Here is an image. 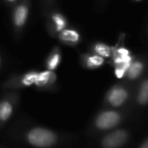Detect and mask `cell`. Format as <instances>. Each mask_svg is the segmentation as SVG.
Wrapping results in <instances>:
<instances>
[{
	"label": "cell",
	"mask_w": 148,
	"mask_h": 148,
	"mask_svg": "<svg viewBox=\"0 0 148 148\" xmlns=\"http://www.w3.org/2000/svg\"><path fill=\"white\" fill-rule=\"evenodd\" d=\"M57 75L55 71L46 69L38 72L34 87L42 91H53L57 89Z\"/></svg>",
	"instance_id": "obj_11"
},
{
	"label": "cell",
	"mask_w": 148,
	"mask_h": 148,
	"mask_svg": "<svg viewBox=\"0 0 148 148\" xmlns=\"http://www.w3.org/2000/svg\"><path fill=\"white\" fill-rule=\"evenodd\" d=\"M30 0H18L12 8L11 23L13 34L16 39H18L27 24L30 12Z\"/></svg>",
	"instance_id": "obj_4"
},
{
	"label": "cell",
	"mask_w": 148,
	"mask_h": 148,
	"mask_svg": "<svg viewBox=\"0 0 148 148\" xmlns=\"http://www.w3.org/2000/svg\"><path fill=\"white\" fill-rule=\"evenodd\" d=\"M3 2L8 6V7H12L15 3L18 2V0H3Z\"/></svg>",
	"instance_id": "obj_18"
},
{
	"label": "cell",
	"mask_w": 148,
	"mask_h": 148,
	"mask_svg": "<svg viewBox=\"0 0 148 148\" xmlns=\"http://www.w3.org/2000/svg\"><path fill=\"white\" fill-rule=\"evenodd\" d=\"M131 132L126 128H114L103 134L99 139V146L103 148H120L127 145L131 140Z\"/></svg>",
	"instance_id": "obj_6"
},
{
	"label": "cell",
	"mask_w": 148,
	"mask_h": 148,
	"mask_svg": "<svg viewBox=\"0 0 148 148\" xmlns=\"http://www.w3.org/2000/svg\"><path fill=\"white\" fill-rule=\"evenodd\" d=\"M114 47L101 42H94L90 45L89 49L90 52L95 53L102 57H104L105 59H110L113 56V52H114Z\"/></svg>",
	"instance_id": "obj_15"
},
{
	"label": "cell",
	"mask_w": 148,
	"mask_h": 148,
	"mask_svg": "<svg viewBox=\"0 0 148 148\" xmlns=\"http://www.w3.org/2000/svg\"><path fill=\"white\" fill-rule=\"evenodd\" d=\"M147 69V58L146 56H135L129 65L124 81L130 83H136L145 74Z\"/></svg>",
	"instance_id": "obj_9"
},
{
	"label": "cell",
	"mask_w": 148,
	"mask_h": 148,
	"mask_svg": "<svg viewBox=\"0 0 148 148\" xmlns=\"http://www.w3.org/2000/svg\"><path fill=\"white\" fill-rule=\"evenodd\" d=\"M106 62V59L95 53L88 52L80 56L81 65L88 69H96L102 67Z\"/></svg>",
	"instance_id": "obj_13"
},
{
	"label": "cell",
	"mask_w": 148,
	"mask_h": 148,
	"mask_svg": "<svg viewBox=\"0 0 148 148\" xmlns=\"http://www.w3.org/2000/svg\"><path fill=\"white\" fill-rule=\"evenodd\" d=\"M2 65H3V57H2V55L0 53V69H2Z\"/></svg>",
	"instance_id": "obj_21"
},
{
	"label": "cell",
	"mask_w": 148,
	"mask_h": 148,
	"mask_svg": "<svg viewBox=\"0 0 148 148\" xmlns=\"http://www.w3.org/2000/svg\"><path fill=\"white\" fill-rule=\"evenodd\" d=\"M131 63L129 64H122V65H116L114 66V74L115 77L119 80H123L126 75V72Z\"/></svg>",
	"instance_id": "obj_16"
},
{
	"label": "cell",
	"mask_w": 148,
	"mask_h": 148,
	"mask_svg": "<svg viewBox=\"0 0 148 148\" xmlns=\"http://www.w3.org/2000/svg\"><path fill=\"white\" fill-rule=\"evenodd\" d=\"M19 138L27 145L39 148L58 147L72 140L71 136H65L52 129L39 126L27 128L20 134Z\"/></svg>",
	"instance_id": "obj_1"
},
{
	"label": "cell",
	"mask_w": 148,
	"mask_h": 148,
	"mask_svg": "<svg viewBox=\"0 0 148 148\" xmlns=\"http://www.w3.org/2000/svg\"><path fill=\"white\" fill-rule=\"evenodd\" d=\"M134 1H135V2H140V1H142V0H134Z\"/></svg>",
	"instance_id": "obj_22"
},
{
	"label": "cell",
	"mask_w": 148,
	"mask_h": 148,
	"mask_svg": "<svg viewBox=\"0 0 148 148\" xmlns=\"http://www.w3.org/2000/svg\"><path fill=\"white\" fill-rule=\"evenodd\" d=\"M139 148H148V140L147 138H146L144 140H143V142H142V144H140V146H139Z\"/></svg>",
	"instance_id": "obj_20"
},
{
	"label": "cell",
	"mask_w": 148,
	"mask_h": 148,
	"mask_svg": "<svg viewBox=\"0 0 148 148\" xmlns=\"http://www.w3.org/2000/svg\"><path fill=\"white\" fill-rule=\"evenodd\" d=\"M108 0H97V5H98V8H99V9L103 8V7L106 5V3H108Z\"/></svg>",
	"instance_id": "obj_19"
},
{
	"label": "cell",
	"mask_w": 148,
	"mask_h": 148,
	"mask_svg": "<svg viewBox=\"0 0 148 148\" xmlns=\"http://www.w3.org/2000/svg\"><path fill=\"white\" fill-rule=\"evenodd\" d=\"M148 102V79L145 74L137 82L134 90V100L132 103V109L137 108L139 110L146 108Z\"/></svg>",
	"instance_id": "obj_10"
},
{
	"label": "cell",
	"mask_w": 148,
	"mask_h": 148,
	"mask_svg": "<svg viewBox=\"0 0 148 148\" xmlns=\"http://www.w3.org/2000/svg\"><path fill=\"white\" fill-rule=\"evenodd\" d=\"M44 15L46 16L47 31L52 37H56L60 31L69 26L67 17L59 12L56 9H54Z\"/></svg>",
	"instance_id": "obj_8"
},
{
	"label": "cell",
	"mask_w": 148,
	"mask_h": 148,
	"mask_svg": "<svg viewBox=\"0 0 148 148\" xmlns=\"http://www.w3.org/2000/svg\"><path fill=\"white\" fill-rule=\"evenodd\" d=\"M60 42L62 44L75 47L77 46L82 41V36L79 30L73 29V28H66L60 31L56 36Z\"/></svg>",
	"instance_id": "obj_12"
},
{
	"label": "cell",
	"mask_w": 148,
	"mask_h": 148,
	"mask_svg": "<svg viewBox=\"0 0 148 148\" xmlns=\"http://www.w3.org/2000/svg\"><path fill=\"white\" fill-rule=\"evenodd\" d=\"M39 71L30 70L21 75H12L4 82L2 83L1 88L3 90H18L25 88L33 87L36 80Z\"/></svg>",
	"instance_id": "obj_7"
},
{
	"label": "cell",
	"mask_w": 148,
	"mask_h": 148,
	"mask_svg": "<svg viewBox=\"0 0 148 148\" xmlns=\"http://www.w3.org/2000/svg\"><path fill=\"white\" fill-rule=\"evenodd\" d=\"M20 101V94L17 90H6L0 98V128L12 117Z\"/></svg>",
	"instance_id": "obj_5"
},
{
	"label": "cell",
	"mask_w": 148,
	"mask_h": 148,
	"mask_svg": "<svg viewBox=\"0 0 148 148\" xmlns=\"http://www.w3.org/2000/svg\"><path fill=\"white\" fill-rule=\"evenodd\" d=\"M41 8L43 14L56 9V0H41Z\"/></svg>",
	"instance_id": "obj_17"
},
{
	"label": "cell",
	"mask_w": 148,
	"mask_h": 148,
	"mask_svg": "<svg viewBox=\"0 0 148 148\" xmlns=\"http://www.w3.org/2000/svg\"><path fill=\"white\" fill-rule=\"evenodd\" d=\"M62 61V50L61 48L58 46H55L50 53L49 54L46 61H45V67L46 69L55 71L60 65Z\"/></svg>",
	"instance_id": "obj_14"
},
{
	"label": "cell",
	"mask_w": 148,
	"mask_h": 148,
	"mask_svg": "<svg viewBox=\"0 0 148 148\" xmlns=\"http://www.w3.org/2000/svg\"><path fill=\"white\" fill-rule=\"evenodd\" d=\"M131 113V108L115 109L102 108L91 121L88 128V134L91 136L103 134L117 128L128 118Z\"/></svg>",
	"instance_id": "obj_2"
},
{
	"label": "cell",
	"mask_w": 148,
	"mask_h": 148,
	"mask_svg": "<svg viewBox=\"0 0 148 148\" xmlns=\"http://www.w3.org/2000/svg\"><path fill=\"white\" fill-rule=\"evenodd\" d=\"M135 86L136 83H130L124 80L114 84L105 94L102 108L132 109Z\"/></svg>",
	"instance_id": "obj_3"
}]
</instances>
